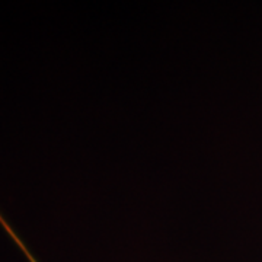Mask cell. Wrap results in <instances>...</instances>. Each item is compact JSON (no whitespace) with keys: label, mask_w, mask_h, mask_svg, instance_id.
I'll return each mask as SVG.
<instances>
[{"label":"cell","mask_w":262,"mask_h":262,"mask_svg":"<svg viewBox=\"0 0 262 262\" xmlns=\"http://www.w3.org/2000/svg\"><path fill=\"white\" fill-rule=\"evenodd\" d=\"M0 223L3 225V227H5V230H6V232H8V233H9L10 236H12V237H13V241H15V242H16V244H18L19 246H20V249H24V252H25V255H27L28 258H31L29 261H34V256H32V255H31V253H29L28 251H27V248H25V245H24V244H22V242H20V241H19L18 236L15 234V232H13L12 229H10V226L8 225L6 222H5V219H3L2 215H0Z\"/></svg>","instance_id":"6da1fadb"}]
</instances>
